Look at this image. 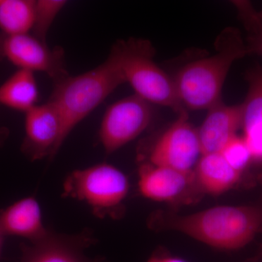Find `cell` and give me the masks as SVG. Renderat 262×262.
Masks as SVG:
<instances>
[{
    "mask_svg": "<svg viewBox=\"0 0 262 262\" xmlns=\"http://www.w3.org/2000/svg\"><path fill=\"white\" fill-rule=\"evenodd\" d=\"M152 225L176 231L215 249L235 251L262 231V211L253 206H220L187 215L158 213Z\"/></svg>",
    "mask_w": 262,
    "mask_h": 262,
    "instance_id": "obj_1",
    "label": "cell"
},
{
    "mask_svg": "<svg viewBox=\"0 0 262 262\" xmlns=\"http://www.w3.org/2000/svg\"><path fill=\"white\" fill-rule=\"evenodd\" d=\"M215 52L184 65L173 78L179 101L185 110H208L222 101L221 94L229 70L248 56L244 37L234 27H227L215 42Z\"/></svg>",
    "mask_w": 262,
    "mask_h": 262,
    "instance_id": "obj_2",
    "label": "cell"
},
{
    "mask_svg": "<svg viewBox=\"0 0 262 262\" xmlns=\"http://www.w3.org/2000/svg\"><path fill=\"white\" fill-rule=\"evenodd\" d=\"M125 83L118 54L113 46L107 58L96 68L53 84L48 101L61 113L63 141L81 121Z\"/></svg>",
    "mask_w": 262,
    "mask_h": 262,
    "instance_id": "obj_3",
    "label": "cell"
},
{
    "mask_svg": "<svg viewBox=\"0 0 262 262\" xmlns=\"http://www.w3.org/2000/svg\"><path fill=\"white\" fill-rule=\"evenodd\" d=\"M120 60L126 83L135 94L152 105L184 111L179 101L173 79L155 63V48L148 39L130 38L113 45Z\"/></svg>",
    "mask_w": 262,
    "mask_h": 262,
    "instance_id": "obj_4",
    "label": "cell"
},
{
    "mask_svg": "<svg viewBox=\"0 0 262 262\" xmlns=\"http://www.w3.org/2000/svg\"><path fill=\"white\" fill-rule=\"evenodd\" d=\"M129 188L123 172L101 163L71 173L63 183V196L85 202L99 218H117L122 213Z\"/></svg>",
    "mask_w": 262,
    "mask_h": 262,
    "instance_id": "obj_5",
    "label": "cell"
},
{
    "mask_svg": "<svg viewBox=\"0 0 262 262\" xmlns=\"http://www.w3.org/2000/svg\"><path fill=\"white\" fill-rule=\"evenodd\" d=\"M3 59L18 70L46 74L53 84L70 75L63 48H50L31 33L8 35L0 32V60Z\"/></svg>",
    "mask_w": 262,
    "mask_h": 262,
    "instance_id": "obj_6",
    "label": "cell"
},
{
    "mask_svg": "<svg viewBox=\"0 0 262 262\" xmlns=\"http://www.w3.org/2000/svg\"><path fill=\"white\" fill-rule=\"evenodd\" d=\"M153 116V105L135 94L108 106L98 132L106 154H113L140 136Z\"/></svg>",
    "mask_w": 262,
    "mask_h": 262,
    "instance_id": "obj_7",
    "label": "cell"
},
{
    "mask_svg": "<svg viewBox=\"0 0 262 262\" xmlns=\"http://www.w3.org/2000/svg\"><path fill=\"white\" fill-rule=\"evenodd\" d=\"M201 155L198 128L189 122L184 110L157 139L144 162L191 172L194 171Z\"/></svg>",
    "mask_w": 262,
    "mask_h": 262,
    "instance_id": "obj_8",
    "label": "cell"
},
{
    "mask_svg": "<svg viewBox=\"0 0 262 262\" xmlns=\"http://www.w3.org/2000/svg\"><path fill=\"white\" fill-rule=\"evenodd\" d=\"M63 122L56 105L48 101L25 113L23 154L31 161L52 159L63 145Z\"/></svg>",
    "mask_w": 262,
    "mask_h": 262,
    "instance_id": "obj_9",
    "label": "cell"
},
{
    "mask_svg": "<svg viewBox=\"0 0 262 262\" xmlns=\"http://www.w3.org/2000/svg\"><path fill=\"white\" fill-rule=\"evenodd\" d=\"M93 232L64 234L50 231L44 238L20 245V262H107L103 258H91L84 253L96 242Z\"/></svg>",
    "mask_w": 262,
    "mask_h": 262,
    "instance_id": "obj_10",
    "label": "cell"
},
{
    "mask_svg": "<svg viewBox=\"0 0 262 262\" xmlns=\"http://www.w3.org/2000/svg\"><path fill=\"white\" fill-rule=\"evenodd\" d=\"M138 186L141 195L161 203L179 201L192 189H199L194 171H182L147 162L139 165Z\"/></svg>",
    "mask_w": 262,
    "mask_h": 262,
    "instance_id": "obj_11",
    "label": "cell"
},
{
    "mask_svg": "<svg viewBox=\"0 0 262 262\" xmlns=\"http://www.w3.org/2000/svg\"><path fill=\"white\" fill-rule=\"evenodd\" d=\"M242 104L226 105L220 101L211 108L198 128L202 155L220 152L242 127Z\"/></svg>",
    "mask_w": 262,
    "mask_h": 262,
    "instance_id": "obj_12",
    "label": "cell"
},
{
    "mask_svg": "<svg viewBox=\"0 0 262 262\" xmlns=\"http://www.w3.org/2000/svg\"><path fill=\"white\" fill-rule=\"evenodd\" d=\"M248 92L243 108L241 130L251 151L252 163L262 165V67H253L246 73Z\"/></svg>",
    "mask_w": 262,
    "mask_h": 262,
    "instance_id": "obj_13",
    "label": "cell"
},
{
    "mask_svg": "<svg viewBox=\"0 0 262 262\" xmlns=\"http://www.w3.org/2000/svg\"><path fill=\"white\" fill-rule=\"evenodd\" d=\"M50 231L43 225L40 206L33 196L0 210V232L5 237H24L34 243L44 238Z\"/></svg>",
    "mask_w": 262,
    "mask_h": 262,
    "instance_id": "obj_14",
    "label": "cell"
},
{
    "mask_svg": "<svg viewBox=\"0 0 262 262\" xmlns=\"http://www.w3.org/2000/svg\"><path fill=\"white\" fill-rule=\"evenodd\" d=\"M194 172L200 190L212 195L230 190L243 175L231 167L220 152L202 155Z\"/></svg>",
    "mask_w": 262,
    "mask_h": 262,
    "instance_id": "obj_15",
    "label": "cell"
},
{
    "mask_svg": "<svg viewBox=\"0 0 262 262\" xmlns=\"http://www.w3.org/2000/svg\"><path fill=\"white\" fill-rule=\"evenodd\" d=\"M39 91L34 72L18 70L0 85V104L26 113L37 106Z\"/></svg>",
    "mask_w": 262,
    "mask_h": 262,
    "instance_id": "obj_16",
    "label": "cell"
},
{
    "mask_svg": "<svg viewBox=\"0 0 262 262\" xmlns=\"http://www.w3.org/2000/svg\"><path fill=\"white\" fill-rule=\"evenodd\" d=\"M35 0H0V32L13 35L31 33Z\"/></svg>",
    "mask_w": 262,
    "mask_h": 262,
    "instance_id": "obj_17",
    "label": "cell"
},
{
    "mask_svg": "<svg viewBox=\"0 0 262 262\" xmlns=\"http://www.w3.org/2000/svg\"><path fill=\"white\" fill-rule=\"evenodd\" d=\"M232 4L246 32L244 40L248 56L262 57V10L256 9L249 1L237 0Z\"/></svg>",
    "mask_w": 262,
    "mask_h": 262,
    "instance_id": "obj_18",
    "label": "cell"
},
{
    "mask_svg": "<svg viewBox=\"0 0 262 262\" xmlns=\"http://www.w3.org/2000/svg\"><path fill=\"white\" fill-rule=\"evenodd\" d=\"M67 3L65 0H35L31 34L39 40L47 42L50 29Z\"/></svg>",
    "mask_w": 262,
    "mask_h": 262,
    "instance_id": "obj_19",
    "label": "cell"
},
{
    "mask_svg": "<svg viewBox=\"0 0 262 262\" xmlns=\"http://www.w3.org/2000/svg\"><path fill=\"white\" fill-rule=\"evenodd\" d=\"M231 167L241 173L252 164L251 151L242 136H235L220 151Z\"/></svg>",
    "mask_w": 262,
    "mask_h": 262,
    "instance_id": "obj_20",
    "label": "cell"
},
{
    "mask_svg": "<svg viewBox=\"0 0 262 262\" xmlns=\"http://www.w3.org/2000/svg\"><path fill=\"white\" fill-rule=\"evenodd\" d=\"M147 262H189L184 258L170 254L156 253L151 256Z\"/></svg>",
    "mask_w": 262,
    "mask_h": 262,
    "instance_id": "obj_21",
    "label": "cell"
},
{
    "mask_svg": "<svg viewBox=\"0 0 262 262\" xmlns=\"http://www.w3.org/2000/svg\"><path fill=\"white\" fill-rule=\"evenodd\" d=\"M9 131L6 127H0V147L3 145L7 138H8Z\"/></svg>",
    "mask_w": 262,
    "mask_h": 262,
    "instance_id": "obj_22",
    "label": "cell"
},
{
    "mask_svg": "<svg viewBox=\"0 0 262 262\" xmlns=\"http://www.w3.org/2000/svg\"><path fill=\"white\" fill-rule=\"evenodd\" d=\"M5 236L0 232V256H1L2 250H3V244H4Z\"/></svg>",
    "mask_w": 262,
    "mask_h": 262,
    "instance_id": "obj_23",
    "label": "cell"
}]
</instances>
